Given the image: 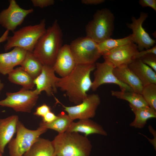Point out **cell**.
Masks as SVG:
<instances>
[{"mask_svg": "<svg viewBox=\"0 0 156 156\" xmlns=\"http://www.w3.org/2000/svg\"><path fill=\"white\" fill-rule=\"evenodd\" d=\"M95 68V63L76 64L68 75L58 78L57 87L65 92L70 102L78 104L87 97V92L91 88L90 75Z\"/></svg>", "mask_w": 156, "mask_h": 156, "instance_id": "obj_1", "label": "cell"}, {"mask_svg": "<svg viewBox=\"0 0 156 156\" xmlns=\"http://www.w3.org/2000/svg\"><path fill=\"white\" fill-rule=\"evenodd\" d=\"M62 42V31L56 20L39 39L32 53L43 65L53 66Z\"/></svg>", "mask_w": 156, "mask_h": 156, "instance_id": "obj_2", "label": "cell"}, {"mask_svg": "<svg viewBox=\"0 0 156 156\" xmlns=\"http://www.w3.org/2000/svg\"><path fill=\"white\" fill-rule=\"evenodd\" d=\"M52 142L55 156H90L92 148L87 137L79 133H58Z\"/></svg>", "mask_w": 156, "mask_h": 156, "instance_id": "obj_3", "label": "cell"}, {"mask_svg": "<svg viewBox=\"0 0 156 156\" xmlns=\"http://www.w3.org/2000/svg\"><path fill=\"white\" fill-rule=\"evenodd\" d=\"M45 23L43 19L38 24L23 27L14 31L12 36H8L4 45L5 51L18 47L32 52L37 41L46 31Z\"/></svg>", "mask_w": 156, "mask_h": 156, "instance_id": "obj_4", "label": "cell"}, {"mask_svg": "<svg viewBox=\"0 0 156 156\" xmlns=\"http://www.w3.org/2000/svg\"><path fill=\"white\" fill-rule=\"evenodd\" d=\"M115 17L109 9L97 10L85 28L86 36L99 43L110 38L114 29Z\"/></svg>", "mask_w": 156, "mask_h": 156, "instance_id": "obj_5", "label": "cell"}, {"mask_svg": "<svg viewBox=\"0 0 156 156\" xmlns=\"http://www.w3.org/2000/svg\"><path fill=\"white\" fill-rule=\"evenodd\" d=\"M47 129L39 127L36 130L27 128L18 121L16 127V135L8 144L9 156H23L40 136Z\"/></svg>", "mask_w": 156, "mask_h": 156, "instance_id": "obj_6", "label": "cell"}, {"mask_svg": "<svg viewBox=\"0 0 156 156\" xmlns=\"http://www.w3.org/2000/svg\"><path fill=\"white\" fill-rule=\"evenodd\" d=\"M97 45V43L87 36L73 41L69 46L76 64L95 63L101 56Z\"/></svg>", "mask_w": 156, "mask_h": 156, "instance_id": "obj_7", "label": "cell"}, {"mask_svg": "<svg viewBox=\"0 0 156 156\" xmlns=\"http://www.w3.org/2000/svg\"><path fill=\"white\" fill-rule=\"evenodd\" d=\"M39 94L36 89L31 90L22 88L16 92H7L6 98L0 101V106L10 107L17 112L30 113Z\"/></svg>", "mask_w": 156, "mask_h": 156, "instance_id": "obj_8", "label": "cell"}, {"mask_svg": "<svg viewBox=\"0 0 156 156\" xmlns=\"http://www.w3.org/2000/svg\"><path fill=\"white\" fill-rule=\"evenodd\" d=\"M55 98L57 102L61 104L64 110L67 113V114L73 120L94 118L101 103L99 96L96 94L88 95L81 103L71 106H65L57 98Z\"/></svg>", "mask_w": 156, "mask_h": 156, "instance_id": "obj_9", "label": "cell"}, {"mask_svg": "<svg viewBox=\"0 0 156 156\" xmlns=\"http://www.w3.org/2000/svg\"><path fill=\"white\" fill-rule=\"evenodd\" d=\"M9 2L8 7L0 12V25L13 32L22 24L25 18L34 12V10L21 8L15 0H10Z\"/></svg>", "mask_w": 156, "mask_h": 156, "instance_id": "obj_10", "label": "cell"}, {"mask_svg": "<svg viewBox=\"0 0 156 156\" xmlns=\"http://www.w3.org/2000/svg\"><path fill=\"white\" fill-rule=\"evenodd\" d=\"M136 44L132 42L112 49L102 55L105 62L114 68L128 66L135 59L139 52Z\"/></svg>", "mask_w": 156, "mask_h": 156, "instance_id": "obj_11", "label": "cell"}, {"mask_svg": "<svg viewBox=\"0 0 156 156\" xmlns=\"http://www.w3.org/2000/svg\"><path fill=\"white\" fill-rule=\"evenodd\" d=\"M148 17V13L142 12L139 17H131V23H127V26L132 30L133 42L137 44L139 51L147 49L153 47L156 40L152 39L142 27V24Z\"/></svg>", "mask_w": 156, "mask_h": 156, "instance_id": "obj_12", "label": "cell"}, {"mask_svg": "<svg viewBox=\"0 0 156 156\" xmlns=\"http://www.w3.org/2000/svg\"><path fill=\"white\" fill-rule=\"evenodd\" d=\"M95 65L96 69L94 73V78L91 88L92 91H96L103 84L112 83L118 86L121 91H133L129 86L117 78L113 73L114 68L111 65L105 62H96Z\"/></svg>", "mask_w": 156, "mask_h": 156, "instance_id": "obj_13", "label": "cell"}, {"mask_svg": "<svg viewBox=\"0 0 156 156\" xmlns=\"http://www.w3.org/2000/svg\"><path fill=\"white\" fill-rule=\"evenodd\" d=\"M55 72L53 66L43 65L41 73L34 79L36 90L40 94L42 91H44L49 96L57 92L56 83L58 77L55 76Z\"/></svg>", "mask_w": 156, "mask_h": 156, "instance_id": "obj_14", "label": "cell"}, {"mask_svg": "<svg viewBox=\"0 0 156 156\" xmlns=\"http://www.w3.org/2000/svg\"><path fill=\"white\" fill-rule=\"evenodd\" d=\"M76 65L69 46H62L58 53L53 67L55 72L61 77L68 75Z\"/></svg>", "mask_w": 156, "mask_h": 156, "instance_id": "obj_15", "label": "cell"}, {"mask_svg": "<svg viewBox=\"0 0 156 156\" xmlns=\"http://www.w3.org/2000/svg\"><path fill=\"white\" fill-rule=\"evenodd\" d=\"M18 116L12 115L5 118H0V153L4 152L5 146L16 132Z\"/></svg>", "mask_w": 156, "mask_h": 156, "instance_id": "obj_16", "label": "cell"}, {"mask_svg": "<svg viewBox=\"0 0 156 156\" xmlns=\"http://www.w3.org/2000/svg\"><path fill=\"white\" fill-rule=\"evenodd\" d=\"M66 131L83 133L86 137L92 134L107 135V132L101 125L90 119H80L76 122H73Z\"/></svg>", "mask_w": 156, "mask_h": 156, "instance_id": "obj_17", "label": "cell"}, {"mask_svg": "<svg viewBox=\"0 0 156 156\" xmlns=\"http://www.w3.org/2000/svg\"><path fill=\"white\" fill-rule=\"evenodd\" d=\"M128 67L138 77L143 86L151 83L156 84V72L139 58L135 59Z\"/></svg>", "mask_w": 156, "mask_h": 156, "instance_id": "obj_18", "label": "cell"}, {"mask_svg": "<svg viewBox=\"0 0 156 156\" xmlns=\"http://www.w3.org/2000/svg\"><path fill=\"white\" fill-rule=\"evenodd\" d=\"M113 73L119 81L129 86L133 92L141 94L143 86L128 66L114 68Z\"/></svg>", "mask_w": 156, "mask_h": 156, "instance_id": "obj_19", "label": "cell"}, {"mask_svg": "<svg viewBox=\"0 0 156 156\" xmlns=\"http://www.w3.org/2000/svg\"><path fill=\"white\" fill-rule=\"evenodd\" d=\"M23 156H55L53 142L40 137Z\"/></svg>", "mask_w": 156, "mask_h": 156, "instance_id": "obj_20", "label": "cell"}, {"mask_svg": "<svg viewBox=\"0 0 156 156\" xmlns=\"http://www.w3.org/2000/svg\"><path fill=\"white\" fill-rule=\"evenodd\" d=\"M131 109L135 115L134 120L129 124L131 127L143 128L146 125L148 119L156 118V110L148 106Z\"/></svg>", "mask_w": 156, "mask_h": 156, "instance_id": "obj_21", "label": "cell"}, {"mask_svg": "<svg viewBox=\"0 0 156 156\" xmlns=\"http://www.w3.org/2000/svg\"><path fill=\"white\" fill-rule=\"evenodd\" d=\"M8 75L11 82L20 85L23 88L29 90L34 87V79L21 67L13 69Z\"/></svg>", "mask_w": 156, "mask_h": 156, "instance_id": "obj_22", "label": "cell"}, {"mask_svg": "<svg viewBox=\"0 0 156 156\" xmlns=\"http://www.w3.org/2000/svg\"><path fill=\"white\" fill-rule=\"evenodd\" d=\"M111 92L112 96L128 101L131 108H139L148 106L140 94L133 91L121 90H112Z\"/></svg>", "mask_w": 156, "mask_h": 156, "instance_id": "obj_23", "label": "cell"}, {"mask_svg": "<svg viewBox=\"0 0 156 156\" xmlns=\"http://www.w3.org/2000/svg\"><path fill=\"white\" fill-rule=\"evenodd\" d=\"M57 118L50 123H45L41 122L39 127L47 129L53 130L58 133H62L66 131L73 120L68 114L62 112L57 116Z\"/></svg>", "mask_w": 156, "mask_h": 156, "instance_id": "obj_24", "label": "cell"}, {"mask_svg": "<svg viewBox=\"0 0 156 156\" xmlns=\"http://www.w3.org/2000/svg\"><path fill=\"white\" fill-rule=\"evenodd\" d=\"M21 67L33 79L41 73L43 65L34 56L32 52L27 51Z\"/></svg>", "mask_w": 156, "mask_h": 156, "instance_id": "obj_25", "label": "cell"}, {"mask_svg": "<svg viewBox=\"0 0 156 156\" xmlns=\"http://www.w3.org/2000/svg\"><path fill=\"white\" fill-rule=\"evenodd\" d=\"M133 42L132 34L125 38L114 39L110 38L99 43L97 47L101 55L109 51L118 47L129 44Z\"/></svg>", "mask_w": 156, "mask_h": 156, "instance_id": "obj_26", "label": "cell"}, {"mask_svg": "<svg viewBox=\"0 0 156 156\" xmlns=\"http://www.w3.org/2000/svg\"><path fill=\"white\" fill-rule=\"evenodd\" d=\"M141 94L148 106L156 110V84L144 86Z\"/></svg>", "mask_w": 156, "mask_h": 156, "instance_id": "obj_27", "label": "cell"}, {"mask_svg": "<svg viewBox=\"0 0 156 156\" xmlns=\"http://www.w3.org/2000/svg\"><path fill=\"white\" fill-rule=\"evenodd\" d=\"M13 69L10 52L0 53V73L8 75Z\"/></svg>", "mask_w": 156, "mask_h": 156, "instance_id": "obj_28", "label": "cell"}, {"mask_svg": "<svg viewBox=\"0 0 156 156\" xmlns=\"http://www.w3.org/2000/svg\"><path fill=\"white\" fill-rule=\"evenodd\" d=\"M10 52L12 64L14 68L21 64L25 57L27 51L23 48L15 47Z\"/></svg>", "mask_w": 156, "mask_h": 156, "instance_id": "obj_29", "label": "cell"}, {"mask_svg": "<svg viewBox=\"0 0 156 156\" xmlns=\"http://www.w3.org/2000/svg\"><path fill=\"white\" fill-rule=\"evenodd\" d=\"M139 59L156 72V55L149 54L143 55Z\"/></svg>", "mask_w": 156, "mask_h": 156, "instance_id": "obj_30", "label": "cell"}, {"mask_svg": "<svg viewBox=\"0 0 156 156\" xmlns=\"http://www.w3.org/2000/svg\"><path fill=\"white\" fill-rule=\"evenodd\" d=\"M31 1L34 6L41 8L52 5L55 2L53 0H31Z\"/></svg>", "mask_w": 156, "mask_h": 156, "instance_id": "obj_31", "label": "cell"}, {"mask_svg": "<svg viewBox=\"0 0 156 156\" xmlns=\"http://www.w3.org/2000/svg\"><path fill=\"white\" fill-rule=\"evenodd\" d=\"M51 111V108L50 107L46 104H44L38 107L36 111L34 113V114L42 117Z\"/></svg>", "mask_w": 156, "mask_h": 156, "instance_id": "obj_32", "label": "cell"}, {"mask_svg": "<svg viewBox=\"0 0 156 156\" xmlns=\"http://www.w3.org/2000/svg\"><path fill=\"white\" fill-rule=\"evenodd\" d=\"M139 4L142 7H150L156 11V0H140Z\"/></svg>", "mask_w": 156, "mask_h": 156, "instance_id": "obj_33", "label": "cell"}, {"mask_svg": "<svg viewBox=\"0 0 156 156\" xmlns=\"http://www.w3.org/2000/svg\"><path fill=\"white\" fill-rule=\"evenodd\" d=\"M149 54H154L156 55V45L150 49L139 51L136 54L135 58H139L143 55Z\"/></svg>", "mask_w": 156, "mask_h": 156, "instance_id": "obj_34", "label": "cell"}, {"mask_svg": "<svg viewBox=\"0 0 156 156\" xmlns=\"http://www.w3.org/2000/svg\"><path fill=\"white\" fill-rule=\"evenodd\" d=\"M57 117V116L51 111L42 117V122L45 123H50L55 120Z\"/></svg>", "mask_w": 156, "mask_h": 156, "instance_id": "obj_35", "label": "cell"}, {"mask_svg": "<svg viewBox=\"0 0 156 156\" xmlns=\"http://www.w3.org/2000/svg\"><path fill=\"white\" fill-rule=\"evenodd\" d=\"M104 0H81L83 4L86 5H97L101 4L105 2Z\"/></svg>", "mask_w": 156, "mask_h": 156, "instance_id": "obj_36", "label": "cell"}, {"mask_svg": "<svg viewBox=\"0 0 156 156\" xmlns=\"http://www.w3.org/2000/svg\"><path fill=\"white\" fill-rule=\"evenodd\" d=\"M9 31L7 30L4 32L0 37V43L7 40L8 37Z\"/></svg>", "mask_w": 156, "mask_h": 156, "instance_id": "obj_37", "label": "cell"}, {"mask_svg": "<svg viewBox=\"0 0 156 156\" xmlns=\"http://www.w3.org/2000/svg\"><path fill=\"white\" fill-rule=\"evenodd\" d=\"M4 86V84L2 83L0 79V91L3 88Z\"/></svg>", "mask_w": 156, "mask_h": 156, "instance_id": "obj_38", "label": "cell"}, {"mask_svg": "<svg viewBox=\"0 0 156 156\" xmlns=\"http://www.w3.org/2000/svg\"><path fill=\"white\" fill-rule=\"evenodd\" d=\"M2 154L1 153H0V156H2Z\"/></svg>", "mask_w": 156, "mask_h": 156, "instance_id": "obj_39", "label": "cell"}]
</instances>
